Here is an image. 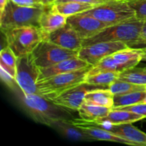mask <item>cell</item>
<instances>
[{"label":"cell","mask_w":146,"mask_h":146,"mask_svg":"<svg viewBox=\"0 0 146 146\" xmlns=\"http://www.w3.org/2000/svg\"><path fill=\"white\" fill-rule=\"evenodd\" d=\"M128 47L126 44L120 41L98 42L82 46L78 56L94 66L105 57Z\"/></svg>","instance_id":"30bf717a"},{"label":"cell","mask_w":146,"mask_h":146,"mask_svg":"<svg viewBox=\"0 0 146 146\" xmlns=\"http://www.w3.org/2000/svg\"><path fill=\"white\" fill-rule=\"evenodd\" d=\"M7 46L17 57L32 53L43 40L39 27L35 26L17 27L3 31Z\"/></svg>","instance_id":"8992f818"},{"label":"cell","mask_w":146,"mask_h":146,"mask_svg":"<svg viewBox=\"0 0 146 146\" xmlns=\"http://www.w3.org/2000/svg\"><path fill=\"white\" fill-rule=\"evenodd\" d=\"M67 1H75V2H84L88 3V4H92L98 5V4H101V2L96 1V0H56L55 3L59 2H67Z\"/></svg>","instance_id":"d6a6232c"},{"label":"cell","mask_w":146,"mask_h":146,"mask_svg":"<svg viewBox=\"0 0 146 146\" xmlns=\"http://www.w3.org/2000/svg\"><path fill=\"white\" fill-rule=\"evenodd\" d=\"M36 64L40 68L54 65L68 58L78 57V51L62 48L43 39L32 51Z\"/></svg>","instance_id":"9c48e42d"},{"label":"cell","mask_w":146,"mask_h":146,"mask_svg":"<svg viewBox=\"0 0 146 146\" xmlns=\"http://www.w3.org/2000/svg\"><path fill=\"white\" fill-rule=\"evenodd\" d=\"M85 101L108 108H113L114 94L108 88H98L89 91Z\"/></svg>","instance_id":"44dd1931"},{"label":"cell","mask_w":146,"mask_h":146,"mask_svg":"<svg viewBox=\"0 0 146 146\" xmlns=\"http://www.w3.org/2000/svg\"><path fill=\"white\" fill-rule=\"evenodd\" d=\"M119 79L133 84L146 86V70L144 68L136 66L130 68L121 73Z\"/></svg>","instance_id":"4316f807"},{"label":"cell","mask_w":146,"mask_h":146,"mask_svg":"<svg viewBox=\"0 0 146 146\" xmlns=\"http://www.w3.org/2000/svg\"><path fill=\"white\" fill-rule=\"evenodd\" d=\"M40 4L44 5V7H51L54 3L56 2V0H37Z\"/></svg>","instance_id":"836d02e7"},{"label":"cell","mask_w":146,"mask_h":146,"mask_svg":"<svg viewBox=\"0 0 146 146\" xmlns=\"http://www.w3.org/2000/svg\"><path fill=\"white\" fill-rule=\"evenodd\" d=\"M145 118H146L145 116L138 115L131 111L121 109H112V111L106 116L91 123L98 125H104L105 123L113 125H121L125 123H133Z\"/></svg>","instance_id":"d6986e66"},{"label":"cell","mask_w":146,"mask_h":146,"mask_svg":"<svg viewBox=\"0 0 146 146\" xmlns=\"http://www.w3.org/2000/svg\"><path fill=\"white\" fill-rule=\"evenodd\" d=\"M51 128L56 130L67 139L75 141H94L93 138L71 122V119H60L54 121Z\"/></svg>","instance_id":"ac0fdd59"},{"label":"cell","mask_w":146,"mask_h":146,"mask_svg":"<svg viewBox=\"0 0 146 146\" xmlns=\"http://www.w3.org/2000/svg\"><path fill=\"white\" fill-rule=\"evenodd\" d=\"M44 39L73 51H78L83 46V39L68 23L61 28L50 33Z\"/></svg>","instance_id":"4fadbf2b"},{"label":"cell","mask_w":146,"mask_h":146,"mask_svg":"<svg viewBox=\"0 0 146 146\" xmlns=\"http://www.w3.org/2000/svg\"><path fill=\"white\" fill-rule=\"evenodd\" d=\"M0 74H1V80L4 81V84H5L10 89L13 90L18 86L15 78H14V77L11 76V75H9L8 73L6 72V71H4V70H3L2 68H1V70H0Z\"/></svg>","instance_id":"f546056e"},{"label":"cell","mask_w":146,"mask_h":146,"mask_svg":"<svg viewBox=\"0 0 146 146\" xmlns=\"http://www.w3.org/2000/svg\"><path fill=\"white\" fill-rule=\"evenodd\" d=\"M14 4L22 7H38V8H44V5L40 4L37 0H11Z\"/></svg>","instance_id":"4dcf8cb0"},{"label":"cell","mask_w":146,"mask_h":146,"mask_svg":"<svg viewBox=\"0 0 146 146\" xmlns=\"http://www.w3.org/2000/svg\"><path fill=\"white\" fill-rule=\"evenodd\" d=\"M9 0H0V14L4 11Z\"/></svg>","instance_id":"e575fe53"},{"label":"cell","mask_w":146,"mask_h":146,"mask_svg":"<svg viewBox=\"0 0 146 146\" xmlns=\"http://www.w3.org/2000/svg\"><path fill=\"white\" fill-rule=\"evenodd\" d=\"M145 96L146 91L114 95V104L113 109L143 103Z\"/></svg>","instance_id":"cb8c5ba5"},{"label":"cell","mask_w":146,"mask_h":146,"mask_svg":"<svg viewBox=\"0 0 146 146\" xmlns=\"http://www.w3.org/2000/svg\"><path fill=\"white\" fill-rule=\"evenodd\" d=\"M39 75L40 68L32 53L17 57L15 79L24 95L38 94L36 85Z\"/></svg>","instance_id":"ba28073f"},{"label":"cell","mask_w":146,"mask_h":146,"mask_svg":"<svg viewBox=\"0 0 146 146\" xmlns=\"http://www.w3.org/2000/svg\"><path fill=\"white\" fill-rule=\"evenodd\" d=\"M91 67L39 80L36 85L38 94L52 101L64 93L85 83Z\"/></svg>","instance_id":"3957f363"},{"label":"cell","mask_w":146,"mask_h":146,"mask_svg":"<svg viewBox=\"0 0 146 146\" xmlns=\"http://www.w3.org/2000/svg\"><path fill=\"white\" fill-rule=\"evenodd\" d=\"M96 6V4H88L84 2H75V1H67V2L54 3L51 8L55 11L61 13L63 15L68 17L75 14L86 11Z\"/></svg>","instance_id":"7402d4cb"},{"label":"cell","mask_w":146,"mask_h":146,"mask_svg":"<svg viewBox=\"0 0 146 146\" xmlns=\"http://www.w3.org/2000/svg\"><path fill=\"white\" fill-rule=\"evenodd\" d=\"M144 21L136 18L115 25L109 26L92 38L83 41V46L98 42L120 41L129 47L138 48Z\"/></svg>","instance_id":"7a4b0ae2"},{"label":"cell","mask_w":146,"mask_h":146,"mask_svg":"<svg viewBox=\"0 0 146 146\" xmlns=\"http://www.w3.org/2000/svg\"><path fill=\"white\" fill-rule=\"evenodd\" d=\"M96 1H99V2H101V3H104V2H106V1H110V0H96Z\"/></svg>","instance_id":"d590c367"},{"label":"cell","mask_w":146,"mask_h":146,"mask_svg":"<svg viewBox=\"0 0 146 146\" xmlns=\"http://www.w3.org/2000/svg\"><path fill=\"white\" fill-rule=\"evenodd\" d=\"M68 17L61 13L48 7L41 14L39 19V29L43 36V39L48 34L58 29L61 28L67 24Z\"/></svg>","instance_id":"2e32d148"},{"label":"cell","mask_w":146,"mask_h":146,"mask_svg":"<svg viewBox=\"0 0 146 146\" xmlns=\"http://www.w3.org/2000/svg\"><path fill=\"white\" fill-rule=\"evenodd\" d=\"M106 128L125 139L131 145L146 146V133L134 126L132 123L110 125Z\"/></svg>","instance_id":"e0dca14e"},{"label":"cell","mask_w":146,"mask_h":146,"mask_svg":"<svg viewBox=\"0 0 146 146\" xmlns=\"http://www.w3.org/2000/svg\"><path fill=\"white\" fill-rule=\"evenodd\" d=\"M143 68H145V69L146 70V66H145V67H143Z\"/></svg>","instance_id":"74e56055"},{"label":"cell","mask_w":146,"mask_h":146,"mask_svg":"<svg viewBox=\"0 0 146 146\" xmlns=\"http://www.w3.org/2000/svg\"><path fill=\"white\" fill-rule=\"evenodd\" d=\"M71 121L74 125H76L78 128L82 130L84 133H86L87 135L93 138L94 141H111V142L131 145V144L125 139L110 131L107 128H104L101 125L91 123L81 118V119L73 118V119H71Z\"/></svg>","instance_id":"5bb4252c"},{"label":"cell","mask_w":146,"mask_h":146,"mask_svg":"<svg viewBox=\"0 0 146 146\" xmlns=\"http://www.w3.org/2000/svg\"><path fill=\"white\" fill-rule=\"evenodd\" d=\"M13 91L18 96L23 109L36 123L50 127L57 120L74 118L69 109L54 104L39 94L24 95L19 86Z\"/></svg>","instance_id":"6da1fadb"},{"label":"cell","mask_w":146,"mask_h":146,"mask_svg":"<svg viewBox=\"0 0 146 146\" xmlns=\"http://www.w3.org/2000/svg\"><path fill=\"white\" fill-rule=\"evenodd\" d=\"M17 57L12 50L7 46L0 53V68L15 78L17 72Z\"/></svg>","instance_id":"d4e9b609"},{"label":"cell","mask_w":146,"mask_h":146,"mask_svg":"<svg viewBox=\"0 0 146 146\" xmlns=\"http://www.w3.org/2000/svg\"><path fill=\"white\" fill-rule=\"evenodd\" d=\"M84 13L98 19L108 27L136 18L135 11L127 0H110L98 4Z\"/></svg>","instance_id":"52a82bcc"},{"label":"cell","mask_w":146,"mask_h":146,"mask_svg":"<svg viewBox=\"0 0 146 146\" xmlns=\"http://www.w3.org/2000/svg\"><path fill=\"white\" fill-rule=\"evenodd\" d=\"M144 47H146V21H144L138 45V48H144Z\"/></svg>","instance_id":"1f68e13d"},{"label":"cell","mask_w":146,"mask_h":146,"mask_svg":"<svg viewBox=\"0 0 146 146\" xmlns=\"http://www.w3.org/2000/svg\"><path fill=\"white\" fill-rule=\"evenodd\" d=\"M67 23L76 31L83 41L92 38L108 27L98 19L84 12L68 17Z\"/></svg>","instance_id":"8fae6325"},{"label":"cell","mask_w":146,"mask_h":146,"mask_svg":"<svg viewBox=\"0 0 146 146\" xmlns=\"http://www.w3.org/2000/svg\"><path fill=\"white\" fill-rule=\"evenodd\" d=\"M134 10L137 19L146 21V0H127Z\"/></svg>","instance_id":"83f0119b"},{"label":"cell","mask_w":146,"mask_h":146,"mask_svg":"<svg viewBox=\"0 0 146 146\" xmlns=\"http://www.w3.org/2000/svg\"><path fill=\"white\" fill-rule=\"evenodd\" d=\"M48 7H22L9 0L1 14H0V29L1 32L14 28L27 26L39 27L41 14Z\"/></svg>","instance_id":"277c9868"},{"label":"cell","mask_w":146,"mask_h":146,"mask_svg":"<svg viewBox=\"0 0 146 146\" xmlns=\"http://www.w3.org/2000/svg\"><path fill=\"white\" fill-rule=\"evenodd\" d=\"M98 88H103V87L89 85L86 83H84L81 85L78 86L64 93L57 98L53 99L52 101L54 104L67 109L78 111L80 107L85 101L86 94L89 91Z\"/></svg>","instance_id":"7c38bea8"},{"label":"cell","mask_w":146,"mask_h":146,"mask_svg":"<svg viewBox=\"0 0 146 146\" xmlns=\"http://www.w3.org/2000/svg\"><path fill=\"white\" fill-rule=\"evenodd\" d=\"M114 95L128 94L146 91V86L133 84L128 81L118 79L108 87Z\"/></svg>","instance_id":"484cf974"},{"label":"cell","mask_w":146,"mask_h":146,"mask_svg":"<svg viewBox=\"0 0 146 146\" xmlns=\"http://www.w3.org/2000/svg\"><path fill=\"white\" fill-rule=\"evenodd\" d=\"M143 103H145V104H146V96H145V99H144V101H143Z\"/></svg>","instance_id":"8d00e7d4"},{"label":"cell","mask_w":146,"mask_h":146,"mask_svg":"<svg viewBox=\"0 0 146 146\" xmlns=\"http://www.w3.org/2000/svg\"><path fill=\"white\" fill-rule=\"evenodd\" d=\"M111 111L112 108H111L91 104L85 101L78 110V112L81 119L87 122L93 123L106 116Z\"/></svg>","instance_id":"ffe728a7"},{"label":"cell","mask_w":146,"mask_h":146,"mask_svg":"<svg viewBox=\"0 0 146 146\" xmlns=\"http://www.w3.org/2000/svg\"><path fill=\"white\" fill-rule=\"evenodd\" d=\"M142 48L128 47L116 51L103 58L95 66L91 67L88 75H94L104 71L123 72L134 68L143 61Z\"/></svg>","instance_id":"5b68a950"},{"label":"cell","mask_w":146,"mask_h":146,"mask_svg":"<svg viewBox=\"0 0 146 146\" xmlns=\"http://www.w3.org/2000/svg\"><path fill=\"white\" fill-rule=\"evenodd\" d=\"M115 109H121L131 111V112L135 113L138 114V115L145 116L146 118V104H145V103H141V104H135V105L129 106H125L122 107V108H115Z\"/></svg>","instance_id":"f1b7e54d"},{"label":"cell","mask_w":146,"mask_h":146,"mask_svg":"<svg viewBox=\"0 0 146 146\" xmlns=\"http://www.w3.org/2000/svg\"><path fill=\"white\" fill-rule=\"evenodd\" d=\"M120 72L115 71H104L94 75H88L85 83L89 85L96 86L103 88H108L113 83L119 79Z\"/></svg>","instance_id":"603a6c76"},{"label":"cell","mask_w":146,"mask_h":146,"mask_svg":"<svg viewBox=\"0 0 146 146\" xmlns=\"http://www.w3.org/2000/svg\"><path fill=\"white\" fill-rule=\"evenodd\" d=\"M89 66H92L88 64L86 61L80 58L78 56L68 58V59L60 61L54 65L40 68V75L38 81L58 75V74L78 71V70L83 69V68Z\"/></svg>","instance_id":"9a60e30c"}]
</instances>
